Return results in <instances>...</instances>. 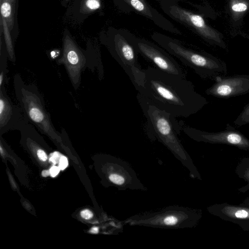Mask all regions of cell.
I'll use <instances>...</instances> for the list:
<instances>
[{"label": "cell", "mask_w": 249, "mask_h": 249, "mask_svg": "<svg viewBox=\"0 0 249 249\" xmlns=\"http://www.w3.org/2000/svg\"><path fill=\"white\" fill-rule=\"evenodd\" d=\"M62 156V155L59 152H54L50 154L49 161L55 164L59 161L60 159Z\"/></svg>", "instance_id": "2e32d148"}, {"label": "cell", "mask_w": 249, "mask_h": 249, "mask_svg": "<svg viewBox=\"0 0 249 249\" xmlns=\"http://www.w3.org/2000/svg\"><path fill=\"white\" fill-rule=\"evenodd\" d=\"M50 175V171L43 170L42 172V176L44 177H47Z\"/></svg>", "instance_id": "603a6c76"}, {"label": "cell", "mask_w": 249, "mask_h": 249, "mask_svg": "<svg viewBox=\"0 0 249 249\" xmlns=\"http://www.w3.org/2000/svg\"><path fill=\"white\" fill-rule=\"evenodd\" d=\"M68 165V161L67 158L62 156L59 160L58 167L60 170H64Z\"/></svg>", "instance_id": "ac0fdd59"}, {"label": "cell", "mask_w": 249, "mask_h": 249, "mask_svg": "<svg viewBox=\"0 0 249 249\" xmlns=\"http://www.w3.org/2000/svg\"><path fill=\"white\" fill-rule=\"evenodd\" d=\"M194 214L187 207L169 206L155 211L133 215L123 222L124 225L178 229L191 227Z\"/></svg>", "instance_id": "8992f818"}, {"label": "cell", "mask_w": 249, "mask_h": 249, "mask_svg": "<svg viewBox=\"0 0 249 249\" xmlns=\"http://www.w3.org/2000/svg\"><path fill=\"white\" fill-rule=\"evenodd\" d=\"M1 14L4 18H8L11 14V6L8 2H3L0 8Z\"/></svg>", "instance_id": "5bb4252c"}, {"label": "cell", "mask_w": 249, "mask_h": 249, "mask_svg": "<svg viewBox=\"0 0 249 249\" xmlns=\"http://www.w3.org/2000/svg\"><path fill=\"white\" fill-rule=\"evenodd\" d=\"M14 86L17 100L29 123L42 133L54 138L58 137L37 87L25 83L19 74L14 76Z\"/></svg>", "instance_id": "277c9868"}, {"label": "cell", "mask_w": 249, "mask_h": 249, "mask_svg": "<svg viewBox=\"0 0 249 249\" xmlns=\"http://www.w3.org/2000/svg\"><path fill=\"white\" fill-rule=\"evenodd\" d=\"M37 155L38 158L42 161H46L47 159V154L42 149H38L37 151Z\"/></svg>", "instance_id": "44dd1931"}, {"label": "cell", "mask_w": 249, "mask_h": 249, "mask_svg": "<svg viewBox=\"0 0 249 249\" xmlns=\"http://www.w3.org/2000/svg\"><path fill=\"white\" fill-rule=\"evenodd\" d=\"M249 93V75L216 77L213 84L205 90V93L219 98H229Z\"/></svg>", "instance_id": "30bf717a"}, {"label": "cell", "mask_w": 249, "mask_h": 249, "mask_svg": "<svg viewBox=\"0 0 249 249\" xmlns=\"http://www.w3.org/2000/svg\"><path fill=\"white\" fill-rule=\"evenodd\" d=\"M135 36L124 30H115L108 43L110 53L129 76L138 91L144 81V70L138 62L139 52L134 41Z\"/></svg>", "instance_id": "5b68a950"}, {"label": "cell", "mask_w": 249, "mask_h": 249, "mask_svg": "<svg viewBox=\"0 0 249 249\" xmlns=\"http://www.w3.org/2000/svg\"><path fill=\"white\" fill-rule=\"evenodd\" d=\"M85 4L91 10H97L101 6L100 0H87Z\"/></svg>", "instance_id": "9a60e30c"}, {"label": "cell", "mask_w": 249, "mask_h": 249, "mask_svg": "<svg viewBox=\"0 0 249 249\" xmlns=\"http://www.w3.org/2000/svg\"><path fill=\"white\" fill-rule=\"evenodd\" d=\"M56 63L64 66L72 85L76 89L80 85L82 72L87 68L93 69L97 64L89 61L86 55L71 43H65L63 54L57 59Z\"/></svg>", "instance_id": "ba28073f"}, {"label": "cell", "mask_w": 249, "mask_h": 249, "mask_svg": "<svg viewBox=\"0 0 249 249\" xmlns=\"http://www.w3.org/2000/svg\"><path fill=\"white\" fill-rule=\"evenodd\" d=\"M233 124L237 126L249 124V103L244 107L241 112L233 121Z\"/></svg>", "instance_id": "4fadbf2b"}, {"label": "cell", "mask_w": 249, "mask_h": 249, "mask_svg": "<svg viewBox=\"0 0 249 249\" xmlns=\"http://www.w3.org/2000/svg\"><path fill=\"white\" fill-rule=\"evenodd\" d=\"M60 168L59 167L56 166H53L49 170L50 175L52 177H54L56 176L59 173Z\"/></svg>", "instance_id": "7402d4cb"}, {"label": "cell", "mask_w": 249, "mask_h": 249, "mask_svg": "<svg viewBox=\"0 0 249 249\" xmlns=\"http://www.w3.org/2000/svg\"><path fill=\"white\" fill-rule=\"evenodd\" d=\"M247 9L246 4L242 3L235 4L232 6V9L236 12H243Z\"/></svg>", "instance_id": "e0dca14e"}, {"label": "cell", "mask_w": 249, "mask_h": 249, "mask_svg": "<svg viewBox=\"0 0 249 249\" xmlns=\"http://www.w3.org/2000/svg\"><path fill=\"white\" fill-rule=\"evenodd\" d=\"M134 41L139 53L151 61L156 68L185 77L183 70L177 61L162 47L147 39L135 36Z\"/></svg>", "instance_id": "52a82bcc"}, {"label": "cell", "mask_w": 249, "mask_h": 249, "mask_svg": "<svg viewBox=\"0 0 249 249\" xmlns=\"http://www.w3.org/2000/svg\"><path fill=\"white\" fill-rule=\"evenodd\" d=\"M121 11L134 12L150 20L162 30L172 34L180 35V31L168 19L151 6L146 0H115Z\"/></svg>", "instance_id": "9c48e42d"}, {"label": "cell", "mask_w": 249, "mask_h": 249, "mask_svg": "<svg viewBox=\"0 0 249 249\" xmlns=\"http://www.w3.org/2000/svg\"><path fill=\"white\" fill-rule=\"evenodd\" d=\"M234 215L237 218H245L249 216V213L246 210H240L236 211Z\"/></svg>", "instance_id": "d6986e66"}, {"label": "cell", "mask_w": 249, "mask_h": 249, "mask_svg": "<svg viewBox=\"0 0 249 249\" xmlns=\"http://www.w3.org/2000/svg\"><path fill=\"white\" fill-rule=\"evenodd\" d=\"M144 81L139 96L176 117H188L202 109L208 102L185 77L157 68L144 70Z\"/></svg>", "instance_id": "6da1fadb"}, {"label": "cell", "mask_w": 249, "mask_h": 249, "mask_svg": "<svg viewBox=\"0 0 249 249\" xmlns=\"http://www.w3.org/2000/svg\"><path fill=\"white\" fill-rule=\"evenodd\" d=\"M151 37L202 78L215 80L217 76L227 73L226 64L215 57L196 52L180 41L159 32H154Z\"/></svg>", "instance_id": "3957f363"}, {"label": "cell", "mask_w": 249, "mask_h": 249, "mask_svg": "<svg viewBox=\"0 0 249 249\" xmlns=\"http://www.w3.org/2000/svg\"><path fill=\"white\" fill-rule=\"evenodd\" d=\"M138 98L151 132L194 177L191 160L178 137L182 131L183 124L178 123L176 117L146 102L140 96Z\"/></svg>", "instance_id": "7a4b0ae2"}, {"label": "cell", "mask_w": 249, "mask_h": 249, "mask_svg": "<svg viewBox=\"0 0 249 249\" xmlns=\"http://www.w3.org/2000/svg\"><path fill=\"white\" fill-rule=\"evenodd\" d=\"M99 231V229L98 227H93L91 228V229L90 231V232L92 233H97Z\"/></svg>", "instance_id": "cb8c5ba5"}, {"label": "cell", "mask_w": 249, "mask_h": 249, "mask_svg": "<svg viewBox=\"0 0 249 249\" xmlns=\"http://www.w3.org/2000/svg\"><path fill=\"white\" fill-rule=\"evenodd\" d=\"M81 216L84 219H89L92 217V213L89 210H84L81 212Z\"/></svg>", "instance_id": "ffe728a7"}, {"label": "cell", "mask_w": 249, "mask_h": 249, "mask_svg": "<svg viewBox=\"0 0 249 249\" xmlns=\"http://www.w3.org/2000/svg\"><path fill=\"white\" fill-rule=\"evenodd\" d=\"M7 55H3L1 53L0 58V87L4 86L7 83V73L8 70L7 67Z\"/></svg>", "instance_id": "7c38bea8"}, {"label": "cell", "mask_w": 249, "mask_h": 249, "mask_svg": "<svg viewBox=\"0 0 249 249\" xmlns=\"http://www.w3.org/2000/svg\"><path fill=\"white\" fill-rule=\"evenodd\" d=\"M29 122L20 107L15 105L7 94L5 86L0 87V131L19 130Z\"/></svg>", "instance_id": "8fae6325"}]
</instances>
